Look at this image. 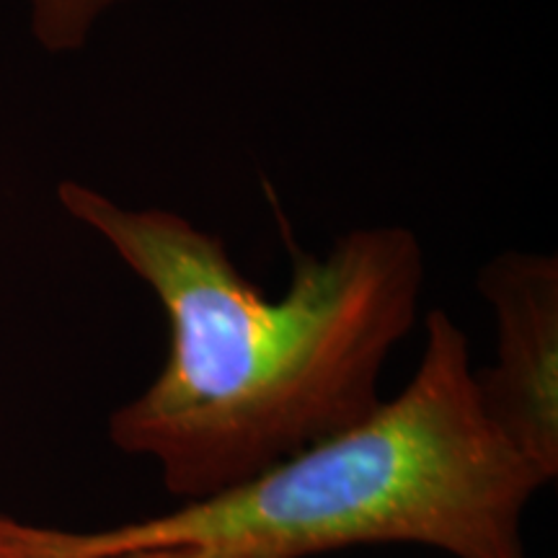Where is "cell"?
Returning <instances> with one entry per match:
<instances>
[{
  "label": "cell",
  "instance_id": "1",
  "mask_svg": "<svg viewBox=\"0 0 558 558\" xmlns=\"http://www.w3.org/2000/svg\"><path fill=\"white\" fill-rule=\"evenodd\" d=\"M58 199L163 311V367L109 416V439L156 460L179 499L239 486L380 407L383 367L414 329L427 279L411 228H354L324 256L295 254L288 290L269 298L181 213L120 205L73 179Z\"/></svg>",
  "mask_w": 558,
  "mask_h": 558
},
{
  "label": "cell",
  "instance_id": "2",
  "mask_svg": "<svg viewBox=\"0 0 558 558\" xmlns=\"http://www.w3.org/2000/svg\"><path fill=\"white\" fill-rule=\"evenodd\" d=\"M538 488V476L486 416L469 333L435 308L424 318L411 380L354 427L239 486L101 533H62L0 514V558H109L153 546L305 558L369 543L527 558L522 514Z\"/></svg>",
  "mask_w": 558,
  "mask_h": 558
},
{
  "label": "cell",
  "instance_id": "3",
  "mask_svg": "<svg viewBox=\"0 0 558 558\" xmlns=\"http://www.w3.org/2000/svg\"><path fill=\"white\" fill-rule=\"evenodd\" d=\"M476 288L497 326V360L476 369L481 403L546 486L558 476V259L501 251Z\"/></svg>",
  "mask_w": 558,
  "mask_h": 558
},
{
  "label": "cell",
  "instance_id": "4",
  "mask_svg": "<svg viewBox=\"0 0 558 558\" xmlns=\"http://www.w3.org/2000/svg\"><path fill=\"white\" fill-rule=\"evenodd\" d=\"M32 37L45 52L73 54L88 45L96 26L132 0H26Z\"/></svg>",
  "mask_w": 558,
  "mask_h": 558
},
{
  "label": "cell",
  "instance_id": "5",
  "mask_svg": "<svg viewBox=\"0 0 558 558\" xmlns=\"http://www.w3.org/2000/svg\"><path fill=\"white\" fill-rule=\"evenodd\" d=\"M109 558H254L243 550L215 548V546H153V548H132Z\"/></svg>",
  "mask_w": 558,
  "mask_h": 558
}]
</instances>
